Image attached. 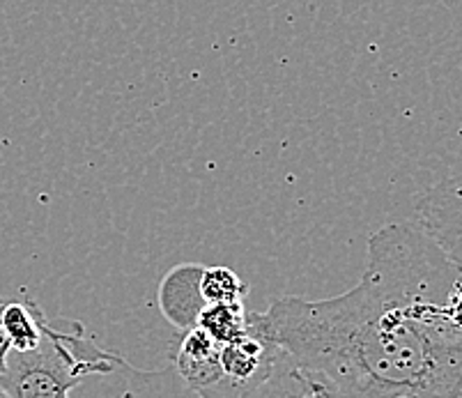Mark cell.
I'll use <instances>...</instances> for the list:
<instances>
[{
  "label": "cell",
  "mask_w": 462,
  "mask_h": 398,
  "mask_svg": "<svg viewBox=\"0 0 462 398\" xmlns=\"http://www.w3.org/2000/svg\"><path fill=\"white\" fill-rule=\"evenodd\" d=\"M171 366L200 398H239L245 393L226 378L218 364V343L200 327L180 332L171 353Z\"/></svg>",
  "instance_id": "277c9868"
},
{
  "label": "cell",
  "mask_w": 462,
  "mask_h": 398,
  "mask_svg": "<svg viewBox=\"0 0 462 398\" xmlns=\"http://www.w3.org/2000/svg\"><path fill=\"white\" fill-rule=\"evenodd\" d=\"M0 398H10V393H7V389L3 387V383H0Z\"/></svg>",
  "instance_id": "4fadbf2b"
},
{
  "label": "cell",
  "mask_w": 462,
  "mask_h": 398,
  "mask_svg": "<svg viewBox=\"0 0 462 398\" xmlns=\"http://www.w3.org/2000/svg\"><path fill=\"white\" fill-rule=\"evenodd\" d=\"M200 292L205 301H245L249 286L230 267H205L200 276Z\"/></svg>",
  "instance_id": "8fae6325"
},
{
  "label": "cell",
  "mask_w": 462,
  "mask_h": 398,
  "mask_svg": "<svg viewBox=\"0 0 462 398\" xmlns=\"http://www.w3.org/2000/svg\"><path fill=\"white\" fill-rule=\"evenodd\" d=\"M460 274L421 226L389 224L373 233L355 288L281 297L264 329L334 398H457L462 329L447 300Z\"/></svg>",
  "instance_id": "6da1fadb"
},
{
  "label": "cell",
  "mask_w": 462,
  "mask_h": 398,
  "mask_svg": "<svg viewBox=\"0 0 462 398\" xmlns=\"http://www.w3.org/2000/svg\"><path fill=\"white\" fill-rule=\"evenodd\" d=\"M239 398H334L322 384L309 378L304 371L295 364V359L288 353H281L276 359L274 371L270 378L260 383L258 387L249 389Z\"/></svg>",
  "instance_id": "ba28073f"
},
{
  "label": "cell",
  "mask_w": 462,
  "mask_h": 398,
  "mask_svg": "<svg viewBox=\"0 0 462 398\" xmlns=\"http://www.w3.org/2000/svg\"><path fill=\"white\" fill-rule=\"evenodd\" d=\"M417 224L462 272V175L423 196L417 205Z\"/></svg>",
  "instance_id": "8992f818"
},
{
  "label": "cell",
  "mask_w": 462,
  "mask_h": 398,
  "mask_svg": "<svg viewBox=\"0 0 462 398\" xmlns=\"http://www.w3.org/2000/svg\"><path fill=\"white\" fill-rule=\"evenodd\" d=\"M46 318L49 316L44 313V309L32 297L5 301L3 327H5L12 350H16V353H31V350L40 347L42 338H44Z\"/></svg>",
  "instance_id": "9c48e42d"
},
{
  "label": "cell",
  "mask_w": 462,
  "mask_h": 398,
  "mask_svg": "<svg viewBox=\"0 0 462 398\" xmlns=\"http://www.w3.org/2000/svg\"><path fill=\"white\" fill-rule=\"evenodd\" d=\"M5 301L7 300H0V380L5 375L7 371V357L12 353V346H10V338L5 334V327H3V309H5Z\"/></svg>",
  "instance_id": "7c38bea8"
},
{
  "label": "cell",
  "mask_w": 462,
  "mask_h": 398,
  "mask_svg": "<svg viewBox=\"0 0 462 398\" xmlns=\"http://www.w3.org/2000/svg\"><path fill=\"white\" fill-rule=\"evenodd\" d=\"M71 398H200L173 366L136 368L117 355L111 368L92 373L71 389Z\"/></svg>",
  "instance_id": "3957f363"
},
{
  "label": "cell",
  "mask_w": 462,
  "mask_h": 398,
  "mask_svg": "<svg viewBox=\"0 0 462 398\" xmlns=\"http://www.w3.org/2000/svg\"><path fill=\"white\" fill-rule=\"evenodd\" d=\"M199 327L205 329L218 346L235 341L249 329V311L245 301H214L203 309Z\"/></svg>",
  "instance_id": "30bf717a"
},
{
  "label": "cell",
  "mask_w": 462,
  "mask_h": 398,
  "mask_svg": "<svg viewBox=\"0 0 462 398\" xmlns=\"http://www.w3.org/2000/svg\"><path fill=\"white\" fill-rule=\"evenodd\" d=\"M281 353L283 347L264 329L263 313L249 311V329L235 341L218 346V364L230 383L249 392L270 378Z\"/></svg>",
  "instance_id": "5b68a950"
},
{
  "label": "cell",
  "mask_w": 462,
  "mask_h": 398,
  "mask_svg": "<svg viewBox=\"0 0 462 398\" xmlns=\"http://www.w3.org/2000/svg\"><path fill=\"white\" fill-rule=\"evenodd\" d=\"M457 398H462V387H460V392H457Z\"/></svg>",
  "instance_id": "5bb4252c"
},
{
  "label": "cell",
  "mask_w": 462,
  "mask_h": 398,
  "mask_svg": "<svg viewBox=\"0 0 462 398\" xmlns=\"http://www.w3.org/2000/svg\"><path fill=\"white\" fill-rule=\"evenodd\" d=\"M117 353L104 350L77 320L62 327L46 318L44 338L31 353L12 350L3 387L10 398H71V389L92 373L113 366Z\"/></svg>",
  "instance_id": "7a4b0ae2"
},
{
  "label": "cell",
  "mask_w": 462,
  "mask_h": 398,
  "mask_svg": "<svg viewBox=\"0 0 462 398\" xmlns=\"http://www.w3.org/2000/svg\"><path fill=\"white\" fill-rule=\"evenodd\" d=\"M205 265L199 263H182L159 283L157 304L162 316L166 318L178 332H187L191 327H199V318L208 307L203 292H200V276Z\"/></svg>",
  "instance_id": "52a82bcc"
}]
</instances>
